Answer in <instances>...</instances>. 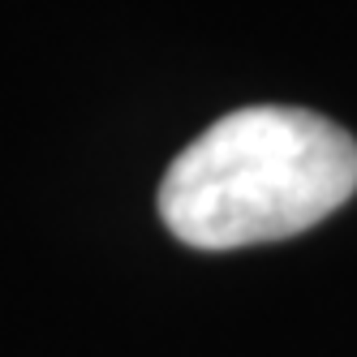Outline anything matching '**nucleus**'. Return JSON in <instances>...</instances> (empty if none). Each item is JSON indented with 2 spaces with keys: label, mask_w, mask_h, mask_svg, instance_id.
I'll return each instance as SVG.
<instances>
[{
  "label": "nucleus",
  "mask_w": 357,
  "mask_h": 357,
  "mask_svg": "<svg viewBox=\"0 0 357 357\" xmlns=\"http://www.w3.org/2000/svg\"><path fill=\"white\" fill-rule=\"evenodd\" d=\"M357 190V142L310 108L259 104L220 116L172 160L160 215L194 250L284 241Z\"/></svg>",
  "instance_id": "obj_1"
}]
</instances>
